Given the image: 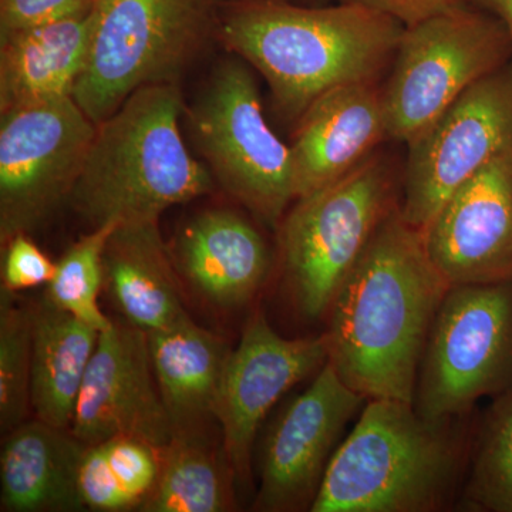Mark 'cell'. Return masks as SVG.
Segmentation results:
<instances>
[{
    "instance_id": "obj_29",
    "label": "cell",
    "mask_w": 512,
    "mask_h": 512,
    "mask_svg": "<svg viewBox=\"0 0 512 512\" xmlns=\"http://www.w3.org/2000/svg\"><path fill=\"white\" fill-rule=\"evenodd\" d=\"M97 0H0V39L89 12Z\"/></svg>"
},
{
    "instance_id": "obj_11",
    "label": "cell",
    "mask_w": 512,
    "mask_h": 512,
    "mask_svg": "<svg viewBox=\"0 0 512 512\" xmlns=\"http://www.w3.org/2000/svg\"><path fill=\"white\" fill-rule=\"evenodd\" d=\"M407 147L399 208L423 232L461 185L512 156V62L461 94Z\"/></svg>"
},
{
    "instance_id": "obj_16",
    "label": "cell",
    "mask_w": 512,
    "mask_h": 512,
    "mask_svg": "<svg viewBox=\"0 0 512 512\" xmlns=\"http://www.w3.org/2000/svg\"><path fill=\"white\" fill-rule=\"evenodd\" d=\"M389 137L383 92L373 82L335 87L301 117L291 144L296 200L335 183Z\"/></svg>"
},
{
    "instance_id": "obj_15",
    "label": "cell",
    "mask_w": 512,
    "mask_h": 512,
    "mask_svg": "<svg viewBox=\"0 0 512 512\" xmlns=\"http://www.w3.org/2000/svg\"><path fill=\"white\" fill-rule=\"evenodd\" d=\"M431 261L450 285L512 281V156L461 185L423 231Z\"/></svg>"
},
{
    "instance_id": "obj_28",
    "label": "cell",
    "mask_w": 512,
    "mask_h": 512,
    "mask_svg": "<svg viewBox=\"0 0 512 512\" xmlns=\"http://www.w3.org/2000/svg\"><path fill=\"white\" fill-rule=\"evenodd\" d=\"M2 289L12 293L47 286L56 272L52 261L30 238L19 234L2 245Z\"/></svg>"
},
{
    "instance_id": "obj_14",
    "label": "cell",
    "mask_w": 512,
    "mask_h": 512,
    "mask_svg": "<svg viewBox=\"0 0 512 512\" xmlns=\"http://www.w3.org/2000/svg\"><path fill=\"white\" fill-rule=\"evenodd\" d=\"M70 430L82 443L133 437L167 447L173 424L158 390L148 335L113 322L100 333L77 397Z\"/></svg>"
},
{
    "instance_id": "obj_20",
    "label": "cell",
    "mask_w": 512,
    "mask_h": 512,
    "mask_svg": "<svg viewBox=\"0 0 512 512\" xmlns=\"http://www.w3.org/2000/svg\"><path fill=\"white\" fill-rule=\"evenodd\" d=\"M148 348L174 436H204L231 349L190 315L148 333Z\"/></svg>"
},
{
    "instance_id": "obj_2",
    "label": "cell",
    "mask_w": 512,
    "mask_h": 512,
    "mask_svg": "<svg viewBox=\"0 0 512 512\" xmlns=\"http://www.w3.org/2000/svg\"><path fill=\"white\" fill-rule=\"evenodd\" d=\"M403 30L392 16L360 3L303 8L281 0L234 3L217 25L222 45L262 74L291 119L335 87L373 82Z\"/></svg>"
},
{
    "instance_id": "obj_3",
    "label": "cell",
    "mask_w": 512,
    "mask_h": 512,
    "mask_svg": "<svg viewBox=\"0 0 512 512\" xmlns=\"http://www.w3.org/2000/svg\"><path fill=\"white\" fill-rule=\"evenodd\" d=\"M184 111L178 83L153 84L97 124L69 198L90 229L160 221L175 205L214 190L210 168L185 144Z\"/></svg>"
},
{
    "instance_id": "obj_7",
    "label": "cell",
    "mask_w": 512,
    "mask_h": 512,
    "mask_svg": "<svg viewBox=\"0 0 512 512\" xmlns=\"http://www.w3.org/2000/svg\"><path fill=\"white\" fill-rule=\"evenodd\" d=\"M392 168L367 158L345 177L298 198L281 222L282 261L296 308L328 313L340 285L399 204Z\"/></svg>"
},
{
    "instance_id": "obj_22",
    "label": "cell",
    "mask_w": 512,
    "mask_h": 512,
    "mask_svg": "<svg viewBox=\"0 0 512 512\" xmlns=\"http://www.w3.org/2000/svg\"><path fill=\"white\" fill-rule=\"evenodd\" d=\"M32 309V410L37 419L70 429L74 407L100 332L46 298Z\"/></svg>"
},
{
    "instance_id": "obj_30",
    "label": "cell",
    "mask_w": 512,
    "mask_h": 512,
    "mask_svg": "<svg viewBox=\"0 0 512 512\" xmlns=\"http://www.w3.org/2000/svg\"><path fill=\"white\" fill-rule=\"evenodd\" d=\"M342 2L360 3L367 8L379 10L402 23L404 28L416 25L421 20L429 19L446 10L473 5V0H342Z\"/></svg>"
},
{
    "instance_id": "obj_6",
    "label": "cell",
    "mask_w": 512,
    "mask_h": 512,
    "mask_svg": "<svg viewBox=\"0 0 512 512\" xmlns=\"http://www.w3.org/2000/svg\"><path fill=\"white\" fill-rule=\"evenodd\" d=\"M184 116L215 183L276 227L296 200L292 150L269 127L244 60L218 63Z\"/></svg>"
},
{
    "instance_id": "obj_19",
    "label": "cell",
    "mask_w": 512,
    "mask_h": 512,
    "mask_svg": "<svg viewBox=\"0 0 512 512\" xmlns=\"http://www.w3.org/2000/svg\"><path fill=\"white\" fill-rule=\"evenodd\" d=\"M177 274L158 221L116 225L104 249V291L124 322L148 335L188 316Z\"/></svg>"
},
{
    "instance_id": "obj_27",
    "label": "cell",
    "mask_w": 512,
    "mask_h": 512,
    "mask_svg": "<svg viewBox=\"0 0 512 512\" xmlns=\"http://www.w3.org/2000/svg\"><path fill=\"white\" fill-rule=\"evenodd\" d=\"M32 309L0 289V429L29 420L32 410Z\"/></svg>"
},
{
    "instance_id": "obj_31",
    "label": "cell",
    "mask_w": 512,
    "mask_h": 512,
    "mask_svg": "<svg viewBox=\"0 0 512 512\" xmlns=\"http://www.w3.org/2000/svg\"><path fill=\"white\" fill-rule=\"evenodd\" d=\"M474 3L501 20L512 43V0H473Z\"/></svg>"
},
{
    "instance_id": "obj_24",
    "label": "cell",
    "mask_w": 512,
    "mask_h": 512,
    "mask_svg": "<svg viewBox=\"0 0 512 512\" xmlns=\"http://www.w3.org/2000/svg\"><path fill=\"white\" fill-rule=\"evenodd\" d=\"M161 448L116 437L84 448L79 488L84 508L96 512L141 510L156 487Z\"/></svg>"
},
{
    "instance_id": "obj_5",
    "label": "cell",
    "mask_w": 512,
    "mask_h": 512,
    "mask_svg": "<svg viewBox=\"0 0 512 512\" xmlns=\"http://www.w3.org/2000/svg\"><path fill=\"white\" fill-rule=\"evenodd\" d=\"M72 97L93 123L137 90L178 83L215 25L214 0H97Z\"/></svg>"
},
{
    "instance_id": "obj_26",
    "label": "cell",
    "mask_w": 512,
    "mask_h": 512,
    "mask_svg": "<svg viewBox=\"0 0 512 512\" xmlns=\"http://www.w3.org/2000/svg\"><path fill=\"white\" fill-rule=\"evenodd\" d=\"M116 224L90 229L64 251L45 295L53 305L104 332L113 325L100 306L104 291V249Z\"/></svg>"
},
{
    "instance_id": "obj_8",
    "label": "cell",
    "mask_w": 512,
    "mask_h": 512,
    "mask_svg": "<svg viewBox=\"0 0 512 512\" xmlns=\"http://www.w3.org/2000/svg\"><path fill=\"white\" fill-rule=\"evenodd\" d=\"M512 62L500 19L460 6L404 28L383 90L389 137L409 144L466 90Z\"/></svg>"
},
{
    "instance_id": "obj_18",
    "label": "cell",
    "mask_w": 512,
    "mask_h": 512,
    "mask_svg": "<svg viewBox=\"0 0 512 512\" xmlns=\"http://www.w3.org/2000/svg\"><path fill=\"white\" fill-rule=\"evenodd\" d=\"M84 448L72 430L37 417L8 431L0 451V510H86L79 488Z\"/></svg>"
},
{
    "instance_id": "obj_4",
    "label": "cell",
    "mask_w": 512,
    "mask_h": 512,
    "mask_svg": "<svg viewBox=\"0 0 512 512\" xmlns=\"http://www.w3.org/2000/svg\"><path fill=\"white\" fill-rule=\"evenodd\" d=\"M460 453L451 420L424 419L403 400H367L330 458L311 511L440 510L456 478Z\"/></svg>"
},
{
    "instance_id": "obj_21",
    "label": "cell",
    "mask_w": 512,
    "mask_h": 512,
    "mask_svg": "<svg viewBox=\"0 0 512 512\" xmlns=\"http://www.w3.org/2000/svg\"><path fill=\"white\" fill-rule=\"evenodd\" d=\"M93 9L0 39V113L72 96L89 56Z\"/></svg>"
},
{
    "instance_id": "obj_9",
    "label": "cell",
    "mask_w": 512,
    "mask_h": 512,
    "mask_svg": "<svg viewBox=\"0 0 512 512\" xmlns=\"http://www.w3.org/2000/svg\"><path fill=\"white\" fill-rule=\"evenodd\" d=\"M512 387V281L451 285L433 323L413 406L427 420H453Z\"/></svg>"
},
{
    "instance_id": "obj_25",
    "label": "cell",
    "mask_w": 512,
    "mask_h": 512,
    "mask_svg": "<svg viewBox=\"0 0 512 512\" xmlns=\"http://www.w3.org/2000/svg\"><path fill=\"white\" fill-rule=\"evenodd\" d=\"M461 508L512 512V387L493 397L483 414Z\"/></svg>"
},
{
    "instance_id": "obj_23",
    "label": "cell",
    "mask_w": 512,
    "mask_h": 512,
    "mask_svg": "<svg viewBox=\"0 0 512 512\" xmlns=\"http://www.w3.org/2000/svg\"><path fill=\"white\" fill-rule=\"evenodd\" d=\"M237 478L224 451L204 436H174L161 450V470L144 512H227L237 508Z\"/></svg>"
},
{
    "instance_id": "obj_17",
    "label": "cell",
    "mask_w": 512,
    "mask_h": 512,
    "mask_svg": "<svg viewBox=\"0 0 512 512\" xmlns=\"http://www.w3.org/2000/svg\"><path fill=\"white\" fill-rule=\"evenodd\" d=\"M170 251L178 274L204 301L220 309L247 305L271 269L261 232L227 208L191 217L175 235Z\"/></svg>"
},
{
    "instance_id": "obj_13",
    "label": "cell",
    "mask_w": 512,
    "mask_h": 512,
    "mask_svg": "<svg viewBox=\"0 0 512 512\" xmlns=\"http://www.w3.org/2000/svg\"><path fill=\"white\" fill-rule=\"evenodd\" d=\"M326 363L323 336L286 339L264 313L248 319L237 348L229 350L214 406L222 451L237 483L247 484L251 478L256 434L266 416L285 393Z\"/></svg>"
},
{
    "instance_id": "obj_12",
    "label": "cell",
    "mask_w": 512,
    "mask_h": 512,
    "mask_svg": "<svg viewBox=\"0 0 512 512\" xmlns=\"http://www.w3.org/2000/svg\"><path fill=\"white\" fill-rule=\"evenodd\" d=\"M366 402L326 363L262 441L256 510L311 511L343 431Z\"/></svg>"
},
{
    "instance_id": "obj_10",
    "label": "cell",
    "mask_w": 512,
    "mask_h": 512,
    "mask_svg": "<svg viewBox=\"0 0 512 512\" xmlns=\"http://www.w3.org/2000/svg\"><path fill=\"white\" fill-rule=\"evenodd\" d=\"M0 244L32 234L69 201L96 124L72 96L0 113Z\"/></svg>"
},
{
    "instance_id": "obj_1",
    "label": "cell",
    "mask_w": 512,
    "mask_h": 512,
    "mask_svg": "<svg viewBox=\"0 0 512 512\" xmlns=\"http://www.w3.org/2000/svg\"><path fill=\"white\" fill-rule=\"evenodd\" d=\"M450 286L397 204L330 303L329 365L367 400L413 404L431 323Z\"/></svg>"
}]
</instances>
